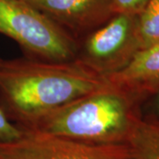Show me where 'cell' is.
<instances>
[{"label":"cell","mask_w":159,"mask_h":159,"mask_svg":"<svg viewBox=\"0 0 159 159\" xmlns=\"http://www.w3.org/2000/svg\"><path fill=\"white\" fill-rule=\"evenodd\" d=\"M76 59L49 62L0 58V111L19 128L78 97L107 86Z\"/></svg>","instance_id":"obj_1"},{"label":"cell","mask_w":159,"mask_h":159,"mask_svg":"<svg viewBox=\"0 0 159 159\" xmlns=\"http://www.w3.org/2000/svg\"><path fill=\"white\" fill-rule=\"evenodd\" d=\"M142 117V103L108 83L20 129L89 144H124Z\"/></svg>","instance_id":"obj_2"},{"label":"cell","mask_w":159,"mask_h":159,"mask_svg":"<svg viewBox=\"0 0 159 159\" xmlns=\"http://www.w3.org/2000/svg\"><path fill=\"white\" fill-rule=\"evenodd\" d=\"M0 34L13 40L28 58L68 62L76 57L77 41L24 0H0Z\"/></svg>","instance_id":"obj_3"},{"label":"cell","mask_w":159,"mask_h":159,"mask_svg":"<svg viewBox=\"0 0 159 159\" xmlns=\"http://www.w3.org/2000/svg\"><path fill=\"white\" fill-rule=\"evenodd\" d=\"M141 50L137 15L116 13L102 27L77 42L75 59L106 78L125 68Z\"/></svg>","instance_id":"obj_4"},{"label":"cell","mask_w":159,"mask_h":159,"mask_svg":"<svg viewBox=\"0 0 159 159\" xmlns=\"http://www.w3.org/2000/svg\"><path fill=\"white\" fill-rule=\"evenodd\" d=\"M0 159H134L127 143L97 145L22 131L20 139L0 142Z\"/></svg>","instance_id":"obj_5"},{"label":"cell","mask_w":159,"mask_h":159,"mask_svg":"<svg viewBox=\"0 0 159 159\" xmlns=\"http://www.w3.org/2000/svg\"><path fill=\"white\" fill-rule=\"evenodd\" d=\"M77 42L116 14L112 0H24Z\"/></svg>","instance_id":"obj_6"},{"label":"cell","mask_w":159,"mask_h":159,"mask_svg":"<svg viewBox=\"0 0 159 159\" xmlns=\"http://www.w3.org/2000/svg\"><path fill=\"white\" fill-rule=\"evenodd\" d=\"M105 80L111 86L135 98L143 106L159 89V44L141 50L125 68Z\"/></svg>","instance_id":"obj_7"},{"label":"cell","mask_w":159,"mask_h":159,"mask_svg":"<svg viewBox=\"0 0 159 159\" xmlns=\"http://www.w3.org/2000/svg\"><path fill=\"white\" fill-rule=\"evenodd\" d=\"M134 159H159V120L142 114L127 140Z\"/></svg>","instance_id":"obj_8"},{"label":"cell","mask_w":159,"mask_h":159,"mask_svg":"<svg viewBox=\"0 0 159 159\" xmlns=\"http://www.w3.org/2000/svg\"><path fill=\"white\" fill-rule=\"evenodd\" d=\"M137 27L142 49L159 44V0H150L137 14Z\"/></svg>","instance_id":"obj_9"},{"label":"cell","mask_w":159,"mask_h":159,"mask_svg":"<svg viewBox=\"0 0 159 159\" xmlns=\"http://www.w3.org/2000/svg\"><path fill=\"white\" fill-rule=\"evenodd\" d=\"M22 131L11 123L0 111V142H11L20 139Z\"/></svg>","instance_id":"obj_10"},{"label":"cell","mask_w":159,"mask_h":159,"mask_svg":"<svg viewBox=\"0 0 159 159\" xmlns=\"http://www.w3.org/2000/svg\"><path fill=\"white\" fill-rule=\"evenodd\" d=\"M150 0H112L116 13L137 15L144 9Z\"/></svg>","instance_id":"obj_11"},{"label":"cell","mask_w":159,"mask_h":159,"mask_svg":"<svg viewBox=\"0 0 159 159\" xmlns=\"http://www.w3.org/2000/svg\"><path fill=\"white\" fill-rule=\"evenodd\" d=\"M145 105H148V108L149 109L148 110V113L146 114L150 115L159 120V89L145 102L143 106Z\"/></svg>","instance_id":"obj_12"}]
</instances>
